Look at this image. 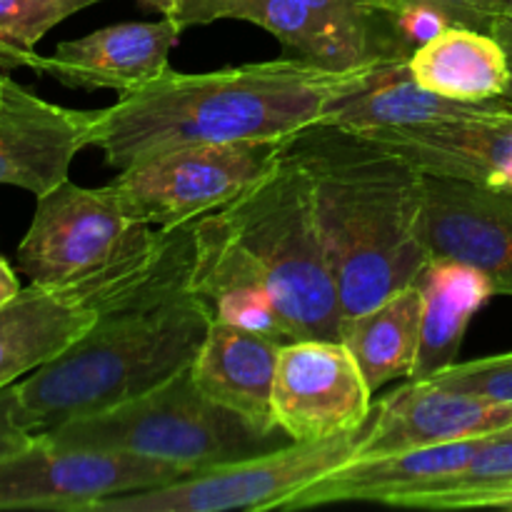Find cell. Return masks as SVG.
<instances>
[{"label": "cell", "mask_w": 512, "mask_h": 512, "mask_svg": "<svg viewBox=\"0 0 512 512\" xmlns=\"http://www.w3.org/2000/svg\"><path fill=\"white\" fill-rule=\"evenodd\" d=\"M193 253L195 220L163 230L155 263L78 340L15 385L18 423L33 438L138 398L193 365L213 323L190 285Z\"/></svg>", "instance_id": "6da1fadb"}, {"label": "cell", "mask_w": 512, "mask_h": 512, "mask_svg": "<svg viewBox=\"0 0 512 512\" xmlns=\"http://www.w3.org/2000/svg\"><path fill=\"white\" fill-rule=\"evenodd\" d=\"M395 63V60H393ZM385 65L333 70L290 55L213 73L163 70L118 103L95 110L93 145L115 170L183 145L283 143L323 120L345 95L373 83Z\"/></svg>", "instance_id": "7a4b0ae2"}, {"label": "cell", "mask_w": 512, "mask_h": 512, "mask_svg": "<svg viewBox=\"0 0 512 512\" xmlns=\"http://www.w3.org/2000/svg\"><path fill=\"white\" fill-rule=\"evenodd\" d=\"M305 170L333 263L343 320L418 285L425 175L370 135L315 120L280 143Z\"/></svg>", "instance_id": "3957f363"}, {"label": "cell", "mask_w": 512, "mask_h": 512, "mask_svg": "<svg viewBox=\"0 0 512 512\" xmlns=\"http://www.w3.org/2000/svg\"><path fill=\"white\" fill-rule=\"evenodd\" d=\"M218 210L258 268L290 338L340 340L343 310L333 263L298 160L278 145L268 173Z\"/></svg>", "instance_id": "277c9868"}, {"label": "cell", "mask_w": 512, "mask_h": 512, "mask_svg": "<svg viewBox=\"0 0 512 512\" xmlns=\"http://www.w3.org/2000/svg\"><path fill=\"white\" fill-rule=\"evenodd\" d=\"M45 438L68 448L165 460L190 470L230 463L290 443L283 430L260 433L240 415L210 400L195 385L190 368L138 398L68 420L45 433Z\"/></svg>", "instance_id": "5b68a950"}, {"label": "cell", "mask_w": 512, "mask_h": 512, "mask_svg": "<svg viewBox=\"0 0 512 512\" xmlns=\"http://www.w3.org/2000/svg\"><path fill=\"white\" fill-rule=\"evenodd\" d=\"M163 230L135 218L110 185L63 180L38 195L33 223L18 245V270L45 288L118 290L155 263Z\"/></svg>", "instance_id": "8992f818"}, {"label": "cell", "mask_w": 512, "mask_h": 512, "mask_svg": "<svg viewBox=\"0 0 512 512\" xmlns=\"http://www.w3.org/2000/svg\"><path fill=\"white\" fill-rule=\"evenodd\" d=\"M360 430L328 440L280 445L275 450L210 465L158 488L100 500L90 512H228L278 510L295 493L353 460Z\"/></svg>", "instance_id": "52a82bcc"}, {"label": "cell", "mask_w": 512, "mask_h": 512, "mask_svg": "<svg viewBox=\"0 0 512 512\" xmlns=\"http://www.w3.org/2000/svg\"><path fill=\"white\" fill-rule=\"evenodd\" d=\"M278 145H183L135 160L108 185L135 218L168 230L238 198L268 173Z\"/></svg>", "instance_id": "ba28073f"}, {"label": "cell", "mask_w": 512, "mask_h": 512, "mask_svg": "<svg viewBox=\"0 0 512 512\" xmlns=\"http://www.w3.org/2000/svg\"><path fill=\"white\" fill-rule=\"evenodd\" d=\"M195 470L165 460L68 448L45 435L0 460V510L90 512L100 500L158 488Z\"/></svg>", "instance_id": "9c48e42d"}, {"label": "cell", "mask_w": 512, "mask_h": 512, "mask_svg": "<svg viewBox=\"0 0 512 512\" xmlns=\"http://www.w3.org/2000/svg\"><path fill=\"white\" fill-rule=\"evenodd\" d=\"M373 395L343 340L303 338L280 348L273 415L295 443L363 430L373 413Z\"/></svg>", "instance_id": "30bf717a"}, {"label": "cell", "mask_w": 512, "mask_h": 512, "mask_svg": "<svg viewBox=\"0 0 512 512\" xmlns=\"http://www.w3.org/2000/svg\"><path fill=\"white\" fill-rule=\"evenodd\" d=\"M423 233L428 258L483 273L495 295L512 298V188L425 175Z\"/></svg>", "instance_id": "8fae6325"}, {"label": "cell", "mask_w": 512, "mask_h": 512, "mask_svg": "<svg viewBox=\"0 0 512 512\" xmlns=\"http://www.w3.org/2000/svg\"><path fill=\"white\" fill-rule=\"evenodd\" d=\"M408 158L423 175L512 188V93L465 115L360 130Z\"/></svg>", "instance_id": "7c38bea8"}, {"label": "cell", "mask_w": 512, "mask_h": 512, "mask_svg": "<svg viewBox=\"0 0 512 512\" xmlns=\"http://www.w3.org/2000/svg\"><path fill=\"white\" fill-rule=\"evenodd\" d=\"M512 408L480 395L448 388L435 380H415L385 395L360 430L353 458L435 448L460 440L503 433Z\"/></svg>", "instance_id": "4fadbf2b"}, {"label": "cell", "mask_w": 512, "mask_h": 512, "mask_svg": "<svg viewBox=\"0 0 512 512\" xmlns=\"http://www.w3.org/2000/svg\"><path fill=\"white\" fill-rule=\"evenodd\" d=\"M173 18L183 28L215 20H248L275 35L288 53L333 70L408 60L368 30L343 23L305 0H183Z\"/></svg>", "instance_id": "5bb4252c"}, {"label": "cell", "mask_w": 512, "mask_h": 512, "mask_svg": "<svg viewBox=\"0 0 512 512\" xmlns=\"http://www.w3.org/2000/svg\"><path fill=\"white\" fill-rule=\"evenodd\" d=\"M95 110L48 103L10 75L0 93V185H15L35 198L63 180L83 148L93 145Z\"/></svg>", "instance_id": "9a60e30c"}, {"label": "cell", "mask_w": 512, "mask_h": 512, "mask_svg": "<svg viewBox=\"0 0 512 512\" xmlns=\"http://www.w3.org/2000/svg\"><path fill=\"white\" fill-rule=\"evenodd\" d=\"M183 25L170 15L153 23H115L83 38L55 45L40 60V75H50L68 88L133 93L168 70L170 50L178 45Z\"/></svg>", "instance_id": "2e32d148"}, {"label": "cell", "mask_w": 512, "mask_h": 512, "mask_svg": "<svg viewBox=\"0 0 512 512\" xmlns=\"http://www.w3.org/2000/svg\"><path fill=\"white\" fill-rule=\"evenodd\" d=\"M133 283L118 290L45 288L33 283L20 288L18 295L0 305V388H8L20 375L33 373L63 353L98 320L100 310Z\"/></svg>", "instance_id": "e0dca14e"}, {"label": "cell", "mask_w": 512, "mask_h": 512, "mask_svg": "<svg viewBox=\"0 0 512 512\" xmlns=\"http://www.w3.org/2000/svg\"><path fill=\"white\" fill-rule=\"evenodd\" d=\"M485 438L405 450V453H385L375 458H353L305 485L278 510H308L335 503L393 505L395 500L420 493L428 485L440 483L463 470Z\"/></svg>", "instance_id": "ac0fdd59"}, {"label": "cell", "mask_w": 512, "mask_h": 512, "mask_svg": "<svg viewBox=\"0 0 512 512\" xmlns=\"http://www.w3.org/2000/svg\"><path fill=\"white\" fill-rule=\"evenodd\" d=\"M190 285L210 313V320L258 330L280 343H293L258 268L233 238L220 210L195 218Z\"/></svg>", "instance_id": "d6986e66"}, {"label": "cell", "mask_w": 512, "mask_h": 512, "mask_svg": "<svg viewBox=\"0 0 512 512\" xmlns=\"http://www.w3.org/2000/svg\"><path fill=\"white\" fill-rule=\"evenodd\" d=\"M283 345L258 330L213 320L190 373L210 400L260 433H278L273 388Z\"/></svg>", "instance_id": "ffe728a7"}, {"label": "cell", "mask_w": 512, "mask_h": 512, "mask_svg": "<svg viewBox=\"0 0 512 512\" xmlns=\"http://www.w3.org/2000/svg\"><path fill=\"white\" fill-rule=\"evenodd\" d=\"M408 73L420 88L460 103H485L510 90L512 70L493 33L445 25L408 55Z\"/></svg>", "instance_id": "44dd1931"}, {"label": "cell", "mask_w": 512, "mask_h": 512, "mask_svg": "<svg viewBox=\"0 0 512 512\" xmlns=\"http://www.w3.org/2000/svg\"><path fill=\"white\" fill-rule=\"evenodd\" d=\"M418 285L423 293V325L413 378L425 380L458 363L470 320L495 290L483 273L445 258L430 260Z\"/></svg>", "instance_id": "7402d4cb"}, {"label": "cell", "mask_w": 512, "mask_h": 512, "mask_svg": "<svg viewBox=\"0 0 512 512\" xmlns=\"http://www.w3.org/2000/svg\"><path fill=\"white\" fill-rule=\"evenodd\" d=\"M420 325H423L420 285H410L375 308L340 323V340L358 360L373 393L383 390L393 380L413 378L420 350Z\"/></svg>", "instance_id": "603a6c76"}, {"label": "cell", "mask_w": 512, "mask_h": 512, "mask_svg": "<svg viewBox=\"0 0 512 512\" xmlns=\"http://www.w3.org/2000/svg\"><path fill=\"white\" fill-rule=\"evenodd\" d=\"M508 483H512V435L495 433L483 440L463 470L428 485L420 493L395 500L393 508L470 510L475 498Z\"/></svg>", "instance_id": "cb8c5ba5"}, {"label": "cell", "mask_w": 512, "mask_h": 512, "mask_svg": "<svg viewBox=\"0 0 512 512\" xmlns=\"http://www.w3.org/2000/svg\"><path fill=\"white\" fill-rule=\"evenodd\" d=\"M103 0H0V70L40 68L35 53L48 30Z\"/></svg>", "instance_id": "d4e9b609"}, {"label": "cell", "mask_w": 512, "mask_h": 512, "mask_svg": "<svg viewBox=\"0 0 512 512\" xmlns=\"http://www.w3.org/2000/svg\"><path fill=\"white\" fill-rule=\"evenodd\" d=\"M403 8L415 43H423L445 25L493 33L495 20L503 15L505 0H395Z\"/></svg>", "instance_id": "484cf974"}, {"label": "cell", "mask_w": 512, "mask_h": 512, "mask_svg": "<svg viewBox=\"0 0 512 512\" xmlns=\"http://www.w3.org/2000/svg\"><path fill=\"white\" fill-rule=\"evenodd\" d=\"M305 3L343 20V23L368 30L370 35L383 40L403 58H408L418 48L408 30L403 8L395 0H305Z\"/></svg>", "instance_id": "4316f807"}, {"label": "cell", "mask_w": 512, "mask_h": 512, "mask_svg": "<svg viewBox=\"0 0 512 512\" xmlns=\"http://www.w3.org/2000/svg\"><path fill=\"white\" fill-rule=\"evenodd\" d=\"M430 380L512 408V353L470 360V363H455Z\"/></svg>", "instance_id": "83f0119b"}, {"label": "cell", "mask_w": 512, "mask_h": 512, "mask_svg": "<svg viewBox=\"0 0 512 512\" xmlns=\"http://www.w3.org/2000/svg\"><path fill=\"white\" fill-rule=\"evenodd\" d=\"M33 443V435L18 423V393L15 383L0 388V460L20 453Z\"/></svg>", "instance_id": "f1b7e54d"}, {"label": "cell", "mask_w": 512, "mask_h": 512, "mask_svg": "<svg viewBox=\"0 0 512 512\" xmlns=\"http://www.w3.org/2000/svg\"><path fill=\"white\" fill-rule=\"evenodd\" d=\"M20 293V283H18V275L15 270L10 268V263L5 258H0V305L5 300H10L13 295Z\"/></svg>", "instance_id": "f546056e"}, {"label": "cell", "mask_w": 512, "mask_h": 512, "mask_svg": "<svg viewBox=\"0 0 512 512\" xmlns=\"http://www.w3.org/2000/svg\"><path fill=\"white\" fill-rule=\"evenodd\" d=\"M493 35L500 40V43H503L505 53H508V60H510V70H512V20L510 18H498V20H495ZM508 93H512V83H510Z\"/></svg>", "instance_id": "4dcf8cb0"}, {"label": "cell", "mask_w": 512, "mask_h": 512, "mask_svg": "<svg viewBox=\"0 0 512 512\" xmlns=\"http://www.w3.org/2000/svg\"><path fill=\"white\" fill-rule=\"evenodd\" d=\"M138 3L150 5V8L160 10L163 15H170V18H173V15L178 13L180 5H183V0H138Z\"/></svg>", "instance_id": "1f68e13d"}, {"label": "cell", "mask_w": 512, "mask_h": 512, "mask_svg": "<svg viewBox=\"0 0 512 512\" xmlns=\"http://www.w3.org/2000/svg\"><path fill=\"white\" fill-rule=\"evenodd\" d=\"M500 18L512 20V0H505V8H503V15H500Z\"/></svg>", "instance_id": "d6a6232c"}, {"label": "cell", "mask_w": 512, "mask_h": 512, "mask_svg": "<svg viewBox=\"0 0 512 512\" xmlns=\"http://www.w3.org/2000/svg\"><path fill=\"white\" fill-rule=\"evenodd\" d=\"M498 510H510L512 512V498L503 500V503H498Z\"/></svg>", "instance_id": "836d02e7"}, {"label": "cell", "mask_w": 512, "mask_h": 512, "mask_svg": "<svg viewBox=\"0 0 512 512\" xmlns=\"http://www.w3.org/2000/svg\"><path fill=\"white\" fill-rule=\"evenodd\" d=\"M503 435H512V423L508 425V428H505V430H503Z\"/></svg>", "instance_id": "e575fe53"}, {"label": "cell", "mask_w": 512, "mask_h": 512, "mask_svg": "<svg viewBox=\"0 0 512 512\" xmlns=\"http://www.w3.org/2000/svg\"><path fill=\"white\" fill-rule=\"evenodd\" d=\"M3 80H5V73H0V93H3Z\"/></svg>", "instance_id": "d590c367"}]
</instances>
